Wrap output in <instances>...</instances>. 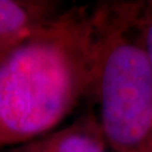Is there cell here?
Masks as SVG:
<instances>
[{"mask_svg": "<svg viewBox=\"0 0 152 152\" xmlns=\"http://www.w3.org/2000/svg\"><path fill=\"white\" fill-rule=\"evenodd\" d=\"M98 39L91 93L98 127L112 152L152 147V65L118 3L96 7Z\"/></svg>", "mask_w": 152, "mask_h": 152, "instance_id": "7a4b0ae2", "label": "cell"}, {"mask_svg": "<svg viewBox=\"0 0 152 152\" xmlns=\"http://www.w3.org/2000/svg\"><path fill=\"white\" fill-rule=\"evenodd\" d=\"M96 8L58 13L0 53V147L53 132L91 91Z\"/></svg>", "mask_w": 152, "mask_h": 152, "instance_id": "6da1fadb", "label": "cell"}, {"mask_svg": "<svg viewBox=\"0 0 152 152\" xmlns=\"http://www.w3.org/2000/svg\"><path fill=\"white\" fill-rule=\"evenodd\" d=\"M8 152H112L103 140L98 123L83 118L71 126L13 147Z\"/></svg>", "mask_w": 152, "mask_h": 152, "instance_id": "3957f363", "label": "cell"}, {"mask_svg": "<svg viewBox=\"0 0 152 152\" xmlns=\"http://www.w3.org/2000/svg\"><path fill=\"white\" fill-rule=\"evenodd\" d=\"M118 8L152 65V0L121 1L118 3Z\"/></svg>", "mask_w": 152, "mask_h": 152, "instance_id": "5b68a950", "label": "cell"}, {"mask_svg": "<svg viewBox=\"0 0 152 152\" xmlns=\"http://www.w3.org/2000/svg\"><path fill=\"white\" fill-rule=\"evenodd\" d=\"M148 152H152V147H151V150H150V151H148Z\"/></svg>", "mask_w": 152, "mask_h": 152, "instance_id": "8992f818", "label": "cell"}, {"mask_svg": "<svg viewBox=\"0 0 152 152\" xmlns=\"http://www.w3.org/2000/svg\"><path fill=\"white\" fill-rule=\"evenodd\" d=\"M57 14L52 1L0 0V53Z\"/></svg>", "mask_w": 152, "mask_h": 152, "instance_id": "277c9868", "label": "cell"}]
</instances>
